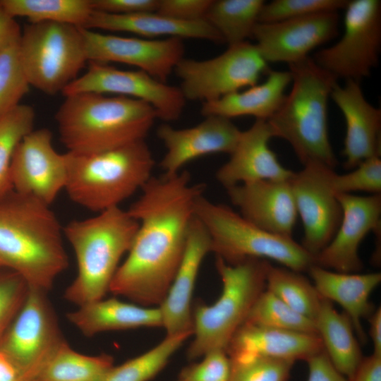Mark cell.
I'll list each match as a JSON object with an SVG mask.
<instances>
[{
    "mask_svg": "<svg viewBox=\"0 0 381 381\" xmlns=\"http://www.w3.org/2000/svg\"><path fill=\"white\" fill-rule=\"evenodd\" d=\"M205 188L190 184L187 171L150 179L127 210L139 227L109 291L143 306L162 303L185 252L195 200Z\"/></svg>",
    "mask_w": 381,
    "mask_h": 381,
    "instance_id": "obj_1",
    "label": "cell"
},
{
    "mask_svg": "<svg viewBox=\"0 0 381 381\" xmlns=\"http://www.w3.org/2000/svg\"><path fill=\"white\" fill-rule=\"evenodd\" d=\"M63 236L49 205L13 190L0 197V270L48 292L68 266Z\"/></svg>",
    "mask_w": 381,
    "mask_h": 381,
    "instance_id": "obj_2",
    "label": "cell"
},
{
    "mask_svg": "<svg viewBox=\"0 0 381 381\" xmlns=\"http://www.w3.org/2000/svg\"><path fill=\"white\" fill-rule=\"evenodd\" d=\"M157 114L147 102L97 93L66 96L55 114L67 152L90 155L145 140Z\"/></svg>",
    "mask_w": 381,
    "mask_h": 381,
    "instance_id": "obj_3",
    "label": "cell"
},
{
    "mask_svg": "<svg viewBox=\"0 0 381 381\" xmlns=\"http://www.w3.org/2000/svg\"><path fill=\"white\" fill-rule=\"evenodd\" d=\"M289 67L291 89L267 120L272 135L286 140L303 166L316 164L334 169L337 160L329 138L327 108L337 80L310 56Z\"/></svg>",
    "mask_w": 381,
    "mask_h": 381,
    "instance_id": "obj_4",
    "label": "cell"
},
{
    "mask_svg": "<svg viewBox=\"0 0 381 381\" xmlns=\"http://www.w3.org/2000/svg\"><path fill=\"white\" fill-rule=\"evenodd\" d=\"M138 227V221L119 207L73 220L63 227L78 265L75 279L65 290V299L78 307L104 298Z\"/></svg>",
    "mask_w": 381,
    "mask_h": 381,
    "instance_id": "obj_5",
    "label": "cell"
},
{
    "mask_svg": "<svg viewBox=\"0 0 381 381\" xmlns=\"http://www.w3.org/2000/svg\"><path fill=\"white\" fill-rule=\"evenodd\" d=\"M64 190L74 202L97 213L119 207L152 177V154L145 140L90 155L65 153Z\"/></svg>",
    "mask_w": 381,
    "mask_h": 381,
    "instance_id": "obj_6",
    "label": "cell"
},
{
    "mask_svg": "<svg viewBox=\"0 0 381 381\" xmlns=\"http://www.w3.org/2000/svg\"><path fill=\"white\" fill-rule=\"evenodd\" d=\"M268 260L248 258L230 265L217 257L222 291L212 305L198 304L193 313L194 339L187 357L194 360L214 349L226 350L253 305L265 290Z\"/></svg>",
    "mask_w": 381,
    "mask_h": 381,
    "instance_id": "obj_7",
    "label": "cell"
},
{
    "mask_svg": "<svg viewBox=\"0 0 381 381\" xmlns=\"http://www.w3.org/2000/svg\"><path fill=\"white\" fill-rule=\"evenodd\" d=\"M194 214L210 236L211 252L228 264L248 258L272 260L299 272L315 264L314 257L292 237L267 231L203 195L195 200Z\"/></svg>",
    "mask_w": 381,
    "mask_h": 381,
    "instance_id": "obj_8",
    "label": "cell"
},
{
    "mask_svg": "<svg viewBox=\"0 0 381 381\" xmlns=\"http://www.w3.org/2000/svg\"><path fill=\"white\" fill-rule=\"evenodd\" d=\"M20 59L30 85L42 92H61L87 63L81 27L44 22L25 25Z\"/></svg>",
    "mask_w": 381,
    "mask_h": 381,
    "instance_id": "obj_9",
    "label": "cell"
},
{
    "mask_svg": "<svg viewBox=\"0 0 381 381\" xmlns=\"http://www.w3.org/2000/svg\"><path fill=\"white\" fill-rule=\"evenodd\" d=\"M255 44L229 45L219 56L206 59H182L174 68L186 99L210 102L253 86L269 71Z\"/></svg>",
    "mask_w": 381,
    "mask_h": 381,
    "instance_id": "obj_10",
    "label": "cell"
},
{
    "mask_svg": "<svg viewBox=\"0 0 381 381\" xmlns=\"http://www.w3.org/2000/svg\"><path fill=\"white\" fill-rule=\"evenodd\" d=\"M344 32L337 42L315 52L313 59L337 80L361 83L378 65L381 47V1H348Z\"/></svg>",
    "mask_w": 381,
    "mask_h": 381,
    "instance_id": "obj_11",
    "label": "cell"
},
{
    "mask_svg": "<svg viewBox=\"0 0 381 381\" xmlns=\"http://www.w3.org/2000/svg\"><path fill=\"white\" fill-rule=\"evenodd\" d=\"M47 291L30 287L19 313L0 339L3 351L23 381H33L66 339Z\"/></svg>",
    "mask_w": 381,
    "mask_h": 381,
    "instance_id": "obj_12",
    "label": "cell"
},
{
    "mask_svg": "<svg viewBox=\"0 0 381 381\" xmlns=\"http://www.w3.org/2000/svg\"><path fill=\"white\" fill-rule=\"evenodd\" d=\"M87 71L62 91L64 97L79 93L116 94L144 101L165 121L177 120L186 99L180 89L140 71L116 68L106 63L88 61Z\"/></svg>",
    "mask_w": 381,
    "mask_h": 381,
    "instance_id": "obj_13",
    "label": "cell"
},
{
    "mask_svg": "<svg viewBox=\"0 0 381 381\" xmlns=\"http://www.w3.org/2000/svg\"><path fill=\"white\" fill-rule=\"evenodd\" d=\"M335 174L334 169L312 164L294 172L290 179L303 227L301 246L314 258L332 240L341 219L342 209L333 185Z\"/></svg>",
    "mask_w": 381,
    "mask_h": 381,
    "instance_id": "obj_14",
    "label": "cell"
},
{
    "mask_svg": "<svg viewBox=\"0 0 381 381\" xmlns=\"http://www.w3.org/2000/svg\"><path fill=\"white\" fill-rule=\"evenodd\" d=\"M13 190L50 205L67 180L65 154L52 145V133L46 128L33 129L18 145L11 164Z\"/></svg>",
    "mask_w": 381,
    "mask_h": 381,
    "instance_id": "obj_15",
    "label": "cell"
},
{
    "mask_svg": "<svg viewBox=\"0 0 381 381\" xmlns=\"http://www.w3.org/2000/svg\"><path fill=\"white\" fill-rule=\"evenodd\" d=\"M81 32L87 61L133 66L163 83L183 56L184 44L179 37H126L83 28Z\"/></svg>",
    "mask_w": 381,
    "mask_h": 381,
    "instance_id": "obj_16",
    "label": "cell"
},
{
    "mask_svg": "<svg viewBox=\"0 0 381 381\" xmlns=\"http://www.w3.org/2000/svg\"><path fill=\"white\" fill-rule=\"evenodd\" d=\"M339 28L338 12H325L275 23H258L252 37L267 63L291 65L309 57L312 50L335 38Z\"/></svg>",
    "mask_w": 381,
    "mask_h": 381,
    "instance_id": "obj_17",
    "label": "cell"
},
{
    "mask_svg": "<svg viewBox=\"0 0 381 381\" xmlns=\"http://www.w3.org/2000/svg\"><path fill=\"white\" fill-rule=\"evenodd\" d=\"M337 195L341 219L332 240L315 256V264L338 272L358 273L363 269L360 244L370 232L381 229V194Z\"/></svg>",
    "mask_w": 381,
    "mask_h": 381,
    "instance_id": "obj_18",
    "label": "cell"
},
{
    "mask_svg": "<svg viewBox=\"0 0 381 381\" xmlns=\"http://www.w3.org/2000/svg\"><path fill=\"white\" fill-rule=\"evenodd\" d=\"M241 133L231 119L214 115L205 116L199 124L187 128L176 129L162 124L157 128V135L167 152L160 167L165 174H174L195 158L212 153L230 155Z\"/></svg>",
    "mask_w": 381,
    "mask_h": 381,
    "instance_id": "obj_19",
    "label": "cell"
},
{
    "mask_svg": "<svg viewBox=\"0 0 381 381\" xmlns=\"http://www.w3.org/2000/svg\"><path fill=\"white\" fill-rule=\"evenodd\" d=\"M330 98L342 113L346 135L344 168L351 170L363 161L381 155V110L365 99L361 83L347 80L333 87Z\"/></svg>",
    "mask_w": 381,
    "mask_h": 381,
    "instance_id": "obj_20",
    "label": "cell"
},
{
    "mask_svg": "<svg viewBox=\"0 0 381 381\" xmlns=\"http://www.w3.org/2000/svg\"><path fill=\"white\" fill-rule=\"evenodd\" d=\"M226 191L246 219L267 231L292 237L298 213L290 180H262Z\"/></svg>",
    "mask_w": 381,
    "mask_h": 381,
    "instance_id": "obj_21",
    "label": "cell"
},
{
    "mask_svg": "<svg viewBox=\"0 0 381 381\" xmlns=\"http://www.w3.org/2000/svg\"><path fill=\"white\" fill-rule=\"evenodd\" d=\"M273 138L266 120L257 119L241 131L229 159L217 171V181L226 188L262 180L287 181L294 172L284 167L270 148Z\"/></svg>",
    "mask_w": 381,
    "mask_h": 381,
    "instance_id": "obj_22",
    "label": "cell"
},
{
    "mask_svg": "<svg viewBox=\"0 0 381 381\" xmlns=\"http://www.w3.org/2000/svg\"><path fill=\"white\" fill-rule=\"evenodd\" d=\"M211 252L210 238L194 217L190 226L185 252L167 294L158 306L167 335L193 334L191 300L197 277L205 255Z\"/></svg>",
    "mask_w": 381,
    "mask_h": 381,
    "instance_id": "obj_23",
    "label": "cell"
},
{
    "mask_svg": "<svg viewBox=\"0 0 381 381\" xmlns=\"http://www.w3.org/2000/svg\"><path fill=\"white\" fill-rule=\"evenodd\" d=\"M323 350L318 334L267 327L244 322L226 348L229 357L260 356L306 361Z\"/></svg>",
    "mask_w": 381,
    "mask_h": 381,
    "instance_id": "obj_24",
    "label": "cell"
},
{
    "mask_svg": "<svg viewBox=\"0 0 381 381\" xmlns=\"http://www.w3.org/2000/svg\"><path fill=\"white\" fill-rule=\"evenodd\" d=\"M307 272L319 295L339 304L350 318L358 341H366L362 320L375 310L369 298L381 282L380 272L343 273L312 265Z\"/></svg>",
    "mask_w": 381,
    "mask_h": 381,
    "instance_id": "obj_25",
    "label": "cell"
},
{
    "mask_svg": "<svg viewBox=\"0 0 381 381\" xmlns=\"http://www.w3.org/2000/svg\"><path fill=\"white\" fill-rule=\"evenodd\" d=\"M83 28L127 32L146 37L169 36L224 42L220 34L205 19L183 22L157 12L116 15L93 11Z\"/></svg>",
    "mask_w": 381,
    "mask_h": 381,
    "instance_id": "obj_26",
    "label": "cell"
},
{
    "mask_svg": "<svg viewBox=\"0 0 381 381\" xmlns=\"http://www.w3.org/2000/svg\"><path fill=\"white\" fill-rule=\"evenodd\" d=\"M291 83L289 71H272L267 73L265 80L244 90L226 95L219 99L203 102V116H219L231 119L250 116L255 120H268L282 106L286 90Z\"/></svg>",
    "mask_w": 381,
    "mask_h": 381,
    "instance_id": "obj_27",
    "label": "cell"
},
{
    "mask_svg": "<svg viewBox=\"0 0 381 381\" xmlns=\"http://www.w3.org/2000/svg\"><path fill=\"white\" fill-rule=\"evenodd\" d=\"M67 318L86 337L109 330L162 327L159 307L145 308L114 298L78 306L67 314Z\"/></svg>",
    "mask_w": 381,
    "mask_h": 381,
    "instance_id": "obj_28",
    "label": "cell"
},
{
    "mask_svg": "<svg viewBox=\"0 0 381 381\" xmlns=\"http://www.w3.org/2000/svg\"><path fill=\"white\" fill-rule=\"evenodd\" d=\"M314 322L331 363L349 381L364 357L350 318L322 298Z\"/></svg>",
    "mask_w": 381,
    "mask_h": 381,
    "instance_id": "obj_29",
    "label": "cell"
},
{
    "mask_svg": "<svg viewBox=\"0 0 381 381\" xmlns=\"http://www.w3.org/2000/svg\"><path fill=\"white\" fill-rule=\"evenodd\" d=\"M114 366L110 355H85L74 351L65 340L33 381H103Z\"/></svg>",
    "mask_w": 381,
    "mask_h": 381,
    "instance_id": "obj_30",
    "label": "cell"
},
{
    "mask_svg": "<svg viewBox=\"0 0 381 381\" xmlns=\"http://www.w3.org/2000/svg\"><path fill=\"white\" fill-rule=\"evenodd\" d=\"M11 18L24 17L30 23L54 22L84 28L93 8L92 0H0Z\"/></svg>",
    "mask_w": 381,
    "mask_h": 381,
    "instance_id": "obj_31",
    "label": "cell"
},
{
    "mask_svg": "<svg viewBox=\"0 0 381 381\" xmlns=\"http://www.w3.org/2000/svg\"><path fill=\"white\" fill-rule=\"evenodd\" d=\"M263 0L213 1L205 20L229 45L246 42L258 23Z\"/></svg>",
    "mask_w": 381,
    "mask_h": 381,
    "instance_id": "obj_32",
    "label": "cell"
},
{
    "mask_svg": "<svg viewBox=\"0 0 381 381\" xmlns=\"http://www.w3.org/2000/svg\"><path fill=\"white\" fill-rule=\"evenodd\" d=\"M265 289L295 311L315 320L322 298L302 272L270 265Z\"/></svg>",
    "mask_w": 381,
    "mask_h": 381,
    "instance_id": "obj_33",
    "label": "cell"
},
{
    "mask_svg": "<svg viewBox=\"0 0 381 381\" xmlns=\"http://www.w3.org/2000/svg\"><path fill=\"white\" fill-rule=\"evenodd\" d=\"M184 333L167 336L145 353L114 366L103 381H149L168 363L172 356L191 336Z\"/></svg>",
    "mask_w": 381,
    "mask_h": 381,
    "instance_id": "obj_34",
    "label": "cell"
},
{
    "mask_svg": "<svg viewBox=\"0 0 381 381\" xmlns=\"http://www.w3.org/2000/svg\"><path fill=\"white\" fill-rule=\"evenodd\" d=\"M35 119L33 107L20 104L0 119V197L13 190L12 158L19 143L33 130Z\"/></svg>",
    "mask_w": 381,
    "mask_h": 381,
    "instance_id": "obj_35",
    "label": "cell"
},
{
    "mask_svg": "<svg viewBox=\"0 0 381 381\" xmlns=\"http://www.w3.org/2000/svg\"><path fill=\"white\" fill-rule=\"evenodd\" d=\"M244 322L318 334L313 320L295 311L266 289L256 299Z\"/></svg>",
    "mask_w": 381,
    "mask_h": 381,
    "instance_id": "obj_36",
    "label": "cell"
},
{
    "mask_svg": "<svg viewBox=\"0 0 381 381\" xmlns=\"http://www.w3.org/2000/svg\"><path fill=\"white\" fill-rule=\"evenodd\" d=\"M20 32L14 33L0 49V119L19 105L29 90L19 55Z\"/></svg>",
    "mask_w": 381,
    "mask_h": 381,
    "instance_id": "obj_37",
    "label": "cell"
},
{
    "mask_svg": "<svg viewBox=\"0 0 381 381\" xmlns=\"http://www.w3.org/2000/svg\"><path fill=\"white\" fill-rule=\"evenodd\" d=\"M229 358L231 373L229 381H289L295 363L260 356Z\"/></svg>",
    "mask_w": 381,
    "mask_h": 381,
    "instance_id": "obj_38",
    "label": "cell"
},
{
    "mask_svg": "<svg viewBox=\"0 0 381 381\" xmlns=\"http://www.w3.org/2000/svg\"><path fill=\"white\" fill-rule=\"evenodd\" d=\"M347 0H274L265 3L258 23H269L344 9Z\"/></svg>",
    "mask_w": 381,
    "mask_h": 381,
    "instance_id": "obj_39",
    "label": "cell"
},
{
    "mask_svg": "<svg viewBox=\"0 0 381 381\" xmlns=\"http://www.w3.org/2000/svg\"><path fill=\"white\" fill-rule=\"evenodd\" d=\"M333 185L337 194H353L354 192L380 194V157H373L363 161L349 173L338 174L336 172Z\"/></svg>",
    "mask_w": 381,
    "mask_h": 381,
    "instance_id": "obj_40",
    "label": "cell"
},
{
    "mask_svg": "<svg viewBox=\"0 0 381 381\" xmlns=\"http://www.w3.org/2000/svg\"><path fill=\"white\" fill-rule=\"evenodd\" d=\"M29 289L18 273L0 270V339L21 309Z\"/></svg>",
    "mask_w": 381,
    "mask_h": 381,
    "instance_id": "obj_41",
    "label": "cell"
},
{
    "mask_svg": "<svg viewBox=\"0 0 381 381\" xmlns=\"http://www.w3.org/2000/svg\"><path fill=\"white\" fill-rule=\"evenodd\" d=\"M231 360L224 349H214L203 356L199 363L183 368L179 378L186 381H229Z\"/></svg>",
    "mask_w": 381,
    "mask_h": 381,
    "instance_id": "obj_42",
    "label": "cell"
},
{
    "mask_svg": "<svg viewBox=\"0 0 381 381\" xmlns=\"http://www.w3.org/2000/svg\"><path fill=\"white\" fill-rule=\"evenodd\" d=\"M212 0H159L156 12L170 18L193 22L204 20Z\"/></svg>",
    "mask_w": 381,
    "mask_h": 381,
    "instance_id": "obj_43",
    "label": "cell"
},
{
    "mask_svg": "<svg viewBox=\"0 0 381 381\" xmlns=\"http://www.w3.org/2000/svg\"><path fill=\"white\" fill-rule=\"evenodd\" d=\"M159 0H92L94 11L116 15L156 12Z\"/></svg>",
    "mask_w": 381,
    "mask_h": 381,
    "instance_id": "obj_44",
    "label": "cell"
},
{
    "mask_svg": "<svg viewBox=\"0 0 381 381\" xmlns=\"http://www.w3.org/2000/svg\"><path fill=\"white\" fill-rule=\"evenodd\" d=\"M307 381H349L331 363L324 349L306 361Z\"/></svg>",
    "mask_w": 381,
    "mask_h": 381,
    "instance_id": "obj_45",
    "label": "cell"
},
{
    "mask_svg": "<svg viewBox=\"0 0 381 381\" xmlns=\"http://www.w3.org/2000/svg\"><path fill=\"white\" fill-rule=\"evenodd\" d=\"M349 381H381V355L363 357Z\"/></svg>",
    "mask_w": 381,
    "mask_h": 381,
    "instance_id": "obj_46",
    "label": "cell"
},
{
    "mask_svg": "<svg viewBox=\"0 0 381 381\" xmlns=\"http://www.w3.org/2000/svg\"><path fill=\"white\" fill-rule=\"evenodd\" d=\"M369 335L373 345V353L381 355V308L375 309L368 317Z\"/></svg>",
    "mask_w": 381,
    "mask_h": 381,
    "instance_id": "obj_47",
    "label": "cell"
},
{
    "mask_svg": "<svg viewBox=\"0 0 381 381\" xmlns=\"http://www.w3.org/2000/svg\"><path fill=\"white\" fill-rule=\"evenodd\" d=\"M20 30L14 18L10 17L0 5V49L7 40Z\"/></svg>",
    "mask_w": 381,
    "mask_h": 381,
    "instance_id": "obj_48",
    "label": "cell"
},
{
    "mask_svg": "<svg viewBox=\"0 0 381 381\" xmlns=\"http://www.w3.org/2000/svg\"><path fill=\"white\" fill-rule=\"evenodd\" d=\"M0 381H23L15 364L0 351Z\"/></svg>",
    "mask_w": 381,
    "mask_h": 381,
    "instance_id": "obj_49",
    "label": "cell"
},
{
    "mask_svg": "<svg viewBox=\"0 0 381 381\" xmlns=\"http://www.w3.org/2000/svg\"><path fill=\"white\" fill-rule=\"evenodd\" d=\"M177 381H186V380L179 379Z\"/></svg>",
    "mask_w": 381,
    "mask_h": 381,
    "instance_id": "obj_50",
    "label": "cell"
}]
</instances>
